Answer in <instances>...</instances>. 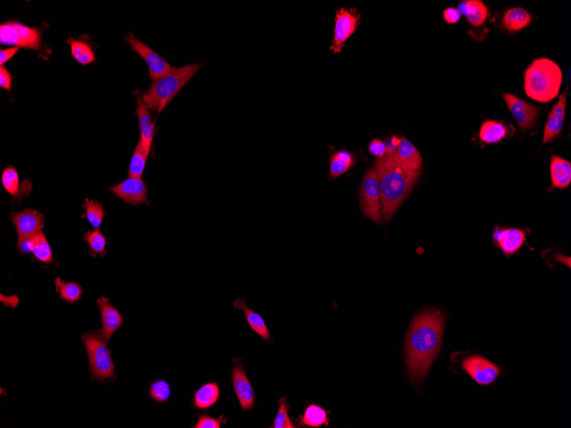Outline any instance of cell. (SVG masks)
Returning a JSON list of instances; mask_svg holds the SVG:
<instances>
[{
  "instance_id": "9c48e42d",
  "label": "cell",
  "mask_w": 571,
  "mask_h": 428,
  "mask_svg": "<svg viewBox=\"0 0 571 428\" xmlns=\"http://www.w3.org/2000/svg\"><path fill=\"white\" fill-rule=\"evenodd\" d=\"M334 34L330 50L339 53L343 50L345 41L354 34L360 23V16L355 10L341 8L337 10L334 19Z\"/></svg>"
},
{
  "instance_id": "2e32d148",
  "label": "cell",
  "mask_w": 571,
  "mask_h": 428,
  "mask_svg": "<svg viewBox=\"0 0 571 428\" xmlns=\"http://www.w3.org/2000/svg\"><path fill=\"white\" fill-rule=\"evenodd\" d=\"M569 88L567 87L560 95L558 103L552 108L546 121L544 134H543V144L551 142L562 132L563 122H565L567 95Z\"/></svg>"
},
{
  "instance_id": "9a60e30c",
  "label": "cell",
  "mask_w": 571,
  "mask_h": 428,
  "mask_svg": "<svg viewBox=\"0 0 571 428\" xmlns=\"http://www.w3.org/2000/svg\"><path fill=\"white\" fill-rule=\"evenodd\" d=\"M97 306L101 314L102 327L100 330L101 337L107 343L111 341L115 332L123 327L125 319L122 314L105 297H100L97 300Z\"/></svg>"
},
{
  "instance_id": "f1b7e54d",
  "label": "cell",
  "mask_w": 571,
  "mask_h": 428,
  "mask_svg": "<svg viewBox=\"0 0 571 428\" xmlns=\"http://www.w3.org/2000/svg\"><path fill=\"white\" fill-rule=\"evenodd\" d=\"M56 291L59 295L60 299L65 300L69 303H75L83 299V288L78 283L65 281L60 277L55 279Z\"/></svg>"
},
{
  "instance_id": "7c38bea8",
  "label": "cell",
  "mask_w": 571,
  "mask_h": 428,
  "mask_svg": "<svg viewBox=\"0 0 571 428\" xmlns=\"http://www.w3.org/2000/svg\"><path fill=\"white\" fill-rule=\"evenodd\" d=\"M503 98L521 130L526 131L535 125L540 114V108L513 94H503Z\"/></svg>"
},
{
  "instance_id": "f35d334b",
  "label": "cell",
  "mask_w": 571,
  "mask_h": 428,
  "mask_svg": "<svg viewBox=\"0 0 571 428\" xmlns=\"http://www.w3.org/2000/svg\"><path fill=\"white\" fill-rule=\"evenodd\" d=\"M369 151L375 157L382 158L386 156V144L382 140L375 139L369 145Z\"/></svg>"
},
{
  "instance_id": "484cf974",
  "label": "cell",
  "mask_w": 571,
  "mask_h": 428,
  "mask_svg": "<svg viewBox=\"0 0 571 428\" xmlns=\"http://www.w3.org/2000/svg\"><path fill=\"white\" fill-rule=\"evenodd\" d=\"M299 427H320L330 425L327 410L315 403L306 407L304 415L299 416Z\"/></svg>"
},
{
  "instance_id": "52a82bcc",
  "label": "cell",
  "mask_w": 571,
  "mask_h": 428,
  "mask_svg": "<svg viewBox=\"0 0 571 428\" xmlns=\"http://www.w3.org/2000/svg\"><path fill=\"white\" fill-rule=\"evenodd\" d=\"M360 205L363 213L371 221L382 222V201L378 177L375 169H369L363 178L360 187Z\"/></svg>"
},
{
  "instance_id": "4dcf8cb0",
  "label": "cell",
  "mask_w": 571,
  "mask_h": 428,
  "mask_svg": "<svg viewBox=\"0 0 571 428\" xmlns=\"http://www.w3.org/2000/svg\"><path fill=\"white\" fill-rule=\"evenodd\" d=\"M83 242L90 247L89 254L91 257L100 256L104 257L107 254V239L100 229H94L84 233Z\"/></svg>"
},
{
  "instance_id": "cb8c5ba5",
  "label": "cell",
  "mask_w": 571,
  "mask_h": 428,
  "mask_svg": "<svg viewBox=\"0 0 571 428\" xmlns=\"http://www.w3.org/2000/svg\"><path fill=\"white\" fill-rule=\"evenodd\" d=\"M551 179L555 189H567L571 182L570 162L559 156H553L551 161Z\"/></svg>"
},
{
  "instance_id": "e575fe53",
  "label": "cell",
  "mask_w": 571,
  "mask_h": 428,
  "mask_svg": "<svg viewBox=\"0 0 571 428\" xmlns=\"http://www.w3.org/2000/svg\"><path fill=\"white\" fill-rule=\"evenodd\" d=\"M149 396L153 401L165 403L171 397V385L164 378L151 382L149 387Z\"/></svg>"
},
{
  "instance_id": "7bdbcfd3",
  "label": "cell",
  "mask_w": 571,
  "mask_h": 428,
  "mask_svg": "<svg viewBox=\"0 0 571 428\" xmlns=\"http://www.w3.org/2000/svg\"><path fill=\"white\" fill-rule=\"evenodd\" d=\"M400 138L393 136L386 144V154L394 155L396 154L397 147L399 146Z\"/></svg>"
},
{
  "instance_id": "8d00e7d4",
  "label": "cell",
  "mask_w": 571,
  "mask_h": 428,
  "mask_svg": "<svg viewBox=\"0 0 571 428\" xmlns=\"http://www.w3.org/2000/svg\"><path fill=\"white\" fill-rule=\"evenodd\" d=\"M226 422L227 420L224 416H221L220 417H218V418H214V417L208 416L207 413H202L198 414V420H197L195 425H193V427L220 428L222 425L226 423Z\"/></svg>"
},
{
  "instance_id": "30bf717a",
  "label": "cell",
  "mask_w": 571,
  "mask_h": 428,
  "mask_svg": "<svg viewBox=\"0 0 571 428\" xmlns=\"http://www.w3.org/2000/svg\"><path fill=\"white\" fill-rule=\"evenodd\" d=\"M232 381L236 397L242 409L245 411L252 409L255 405V390L239 357H235L233 361Z\"/></svg>"
},
{
  "instance_id": "d4e9b609",
  "label": "cell",
  "mask_w": 571,
  "mask_h": 428,
  "mask_svg": "<svg viewBox=\"0 0 571 428\" xmlns=\"http://www.w3.org/2000/svg\"><path fill=\"white\" fill-rule=\"evenodd\" d=\"M532 17L526 10L523 8H513L507 10L503 17L502 23L507 30L517 32L530 25Z\"/></svg>"
},
{
  "instance_id": "4fadbf2b",
  "label": "cell",
  "mask_w": 571,
  "mask_h": 428,
  "mask_svg": "<svg viewBox=\"0 0 571 428\" xmlns=\"http://www.w3.org/2000/svg\"><path fill=\"white\" fill-rule=\"evenodd\" d=\"M462 367L468 376L481 385H488L500 374V369L495 364L480 356L467 357Z\"/></svg>"
},
{
  "instance_id": "3957f363",
  "label": "cell",
  "mask_w": 571,
  "mask_h": 428,
  "mask_svg": "<svg viewBox=\"0 0 571 428\" xmlns=\"http://www.w3.org/2000/svg\"><path fill=\"white\" fill-rule=\"evenodd\" d=\"M562 81V70L555 62L537 58L525 70V93L535 101L548 103L559 96Z\"/></svg>"
},
{
  "instance_id": "e0dca14e",
  "label": "cell",
  "mask_w": 571,
  "mask_h": 428,
  "mask_svg": "<svg viewBox=\"0 0 571 428\" xmlns=\"http://www.w3.org/2000/svg\"><path fill=\"white\" fill-rule=\"evenodd\" d=\"M1 182L3 189L12 197V203H20L29 197L33 186L30 180L20 182L19 174L12 166H9L3 171Z\"/></svg>"
},
{
  "instance_id": "60d3db41",
  "label": "cell",
  "mask_w": 571,
  "mask_h": 428,
  "mask_svg": "<svg viewBox=\"0 0 571 428\" xmlns=\"http://www.w3.org/2000/svg\"><path fill=\"white\" fill-rule=\"evenodd\" d=\"M443 17L447 23L456 24L460 22L461 14L457 9L450 7L444 10Z\"/></svg>"
},
{
  "instance_id": "f546056e",
  "label": "cell",
  "mask_w": 571,
  "mask_h": 428,
  "mask_svg": "<svg viewBox=\"0 0 571 428\" xmlns=\"http://www.w3.org/2000/svg\"><path fill=\"white\" fill-rule=\"evenodd\" d=\"M355 164V159L350 152L341 151L336 152L330 159V176L338 178L350 171Z\"/></svg>"
},
{
  "instance_id": "ab89813d",
  "label": "cell",
  "mask_w": 571,
  "mask_h": 428,
  "mask_svg": "<svg viewBox=\"0 0 571 428\" xmlns=\"http://www.w3.org/2000/svg\"><path fill=\"white\" fill-rule=\"evenodd\" d=\"M12 76L6 69V67L1 66L0 68V87L8 92L12 91Z\"/></svg>"
},
{
  "instance_id": "836d02e7",
  "label": "cell",
  "mask_w": 571,
  "mask_h": 428,
  "mask_svg": "<svg viewBox=\"0 0 571 428\" xmlns=\"http://www.w3.org/2000/svg\"><path fill=\"white\" fill-rule=\"evenodd\" d=\"M83 207L85 208V215L89 224L94 229H100L103 224L105 215H107V212L104 211L103 204L86 199Z\"/></svg>"
},
{
  "instance_id": "1f68e13d",
  "label": "cell",
  "mask_w": 571,
  "mask_h": 428,
  "mask_svg": "<svg viewBox=\"0 0 571 428\" xmlns=\"http://www.w3.org/2000/svg\"><path fill=\"white\" fill-rule=\"evenodd\" d=\"M149 155V152L144 149L142 141L140 140L130 161L128 176L142 178Z\"/></svg>"
},
{
  "instance_id": "7402d4cb",
  "label": "cell",
  "mask_w": 571,
  "mask_h": 428,
  "mask_svg": "<svg viewBox=\"0 0 571 428\" xmlns=\"http://www.w3.org/2000/svg\"><path fill=\"white\" fill-rule=\"evenodd\" d=\"M458 12L466 17L472 25H484L488 17V7L480 0H465L458 6Z\"/></svg>"
},
{
  "instance_id": "5bb4252c",
  "label": "cell",
  "mask_w": 571,
  "mask_h": 428,
  "mask_svg": "<svg viewBox=\"0 0 571 428\" xmlns=\"http://www.w3.org/2000/svg\"><path fill=\"white\" fill-rule=\"evenodd\" d=\"M10 220L17 230L19 238L36 235L42 231L45 226L44 215L32 208L13 212L10 215Z\"/></svg>"
},
{
  "instance_id": "6da1fadb",
  "label": "cell",
  "mask_w": 571,
  "mask_h": 428,
  "mask_svg": "<svg viewBox=\"0 0 571 428\" xmlns=\"http://www.w3.org/2000/svg\"><path fill=\"white\" fill-rule=\"evenodd\" d=\"M445 314L439 310H425L411 323L407 341V364L413 383H421L442 346Z\"/></svg>"
},
{
  "instance_id": "74e56055",
  "label": "cell",
  "mask_w": 571,
  "mask_h": 428,
  "mask_svg": "<svg viewBox=\"0 0 571 428\" xmlns=\"http://www.w3.org/2000/svg\"><path fill=\"white\" fill-rule=\"evenodd\" d=\"M33 237H21L17 240V250L23 256L32 254L34 246Z\"/></svg>"
},
{
  "instance_id": "7a4b0ae2",
  "label": "cell",
  "mask_w": 571,
  "mask_h": 428,
  "mask_svg": "<svg viewBox=\"0 0 571 428\" xmlns=\"http://www.w3.org/2000/svg\"><path fill=\"white\" fill-rule=\"evenodd\" d=\"M375 171L380 184L382 221L389 222L417 183L421 171L404 167L394 155L379 158Z\"/></svg>"
},
{
  "instance_id": "ac0fdd59",
  "label": "cell",
  "mask_w": 571,
  "mask_h": 428,
  "mask_svg": "<svg viewBox=\"0 0 571 428\" xmlns=\"http://www.w3.org/2000/svg\"><path fill=\"white\" fill-rule=\"evenodd\" d=\"M493 236L507 257L518 252L526 240V233L518 228H496Z\"/></svg>"
},
{
  "instance_id": "d590c367",
  "label": "cell",
  "mask_w": 571,
  "mask_h": 428,
  "mask_svg": "<svg viewBox=\"0 0 571 428\" xmlns=\"http://www.w3.org/2000/svg\"><path fill=\"white\" fill-rule=\"evenodd\" d=\"M279 409H278L276 419L273 424L274 428H294V424L292 423L290 417L288 415L289 405H288L287 398H281L279 401Z\"/></svg>"
},
{
  "instance_id": "ba28073f",
  "label": "cell",
  "mask_w": 571,
  "mask_h": 428,
  "mask_svg": "<svg viewBox=\"0 0 571 428\" xmlns=\"http://www.w3.org/2000/svg\"><path fill=\"white\" fill-rule=\"evenodd\" d=\"M125 40L131 45L132 51L142 56L144 61L147 63L148 68H149L151 80H156L158 78L163 76L174 68L165 60L164 56H160L148 45L144 44L143 42L139 41L132 32H129L125 35Z\"/></svg>"
},
{
  "instance_id": "603a6c76",
  "label": "cell",
  "mask_w": 571,
  "mask_h": 428,
  "mask_svg": "<svg viewBox=\"0 0 571 428\" xmlns=\"http://www.w3.org/2000/svg\"><path fill=\"white\" fill-rule=\"evenodd\" d=\"M234 308L235 310H242L245 314L246 321L249 324L250 328L259 335L264 341H270L271 335L269 328L266 326V321H263V317L260 314L255 312V310L250 309L246 306L245 299H237L234 303Z\"/></svg>"
},
{
  "instance_id": "83f0119b",
  "label": "cell",
  "mask_w": 571,
  "mask_h": 428,
  "mask_svg": "<svg viewBox=\"0 0 571 428\" xmlns=\"http://www.w3.org/2000/svg\"><path fill=\"white\" fill-rule=\"evenodd\" d=\"M507 130L502 122L488 120L482 123L479 136L482 142L495 144L500 142L506 136Z\"/></svg>"
},
{
  "instance_id": "8992f818",
  "label": "cell",
  "mask_w": 571,
  "mask_h": 428,
  "mask_svg": "<svg viewBox=\"0 0 571 428\" xmlns=\"http://www.w3.org/2000/svg\"><path fill=\"white\" fill-rule=\"evenodd\" d=\"M0 43L38 52L42 47L41 33L38 28L28 27L22 23L6 22L0 26Z\"/></svg>"
},
{
  "instance_id": "d6986e66",
  "label": "cell",
  "mask_w": 571,
  "mask_h": 428,
  "mask_svg": "<svg viewBox=\"0 0 571 428\" xmlns=\"http://www.w3.org/2000/svg\"><path fill=\"white\" fill-rule=\"evenodd\" d=\"M137 98V108L136 114L138 118L139 130L140 133V140L142 141L144 149L148 152H151V147H153L155 133H156V129H155V122L151 120V116L149 111L144 104L142 98L136 96Z\"/></svg>"
},
{
  "instance_id": "277c9868",
  "label": "cell",
  "mask_w": 571,
  "mask_h": 428,
  "mask_svg": "<svg viewBox=\"0 0 571 428\" xmlns=\"http://www.w3.org/2000/svg\"><path fill=\"white\" fill-rule=\"evenodd\" d=\"M200 63L173 68L163 76L153 80L149 89L142 94V100L151 111L161 113L179 92L201 68Z\"/></svg>"
},
{
  "instance_id": "d6a6232c",
  "label": "cell",
  "mask_w": 571,
  "mask_h": 428,
  "mask_svg": "<svg viewBox=\"0 0 571 428\" xmlns=\"http://www.w3.org/2000/svg\"><path fill=\"white\" fill-rule=\"evenodd\" d=\"M66 41L72 47L73 58L80 65H87L95 61V54L89 45L74 38H69Z\"/></svg>"
},
{
  "instance_id": "8fae6325",
  "label": "cell",
  "mask_w": 571,
  "mask_h": 428,
  "mask_svg": "<svg viewBox=\"0 0 571 428\" xmlns=\"http://www.w3.org/2000/svg\"><path fill=\"white\" fill-rule=\"evenodd\" d=\"M109 190L118 199L133 206L149 204L147 200L148 186L142 178L128 176L122 182L111 186Z\"/></svg>"
},
{
  "instance_id": "4316f807",
  "label": "cell",
  "mask_w": 571,
  "mask_h": 428,
  "mask_svg": "<svg viewBox=\"0 0 571 428\" xmlns=\"http://www.w3.org/2000/svg\"><path fill=\"white\" fill-rule=\"evenodd\" d=\"M34 246L32 250V255L35 261H40L43 264H52L55 263L54 253L49 244L47 237L43 232L37 233L33 237Z\"/></svg>"
},
{
  "instance_id": "b9f144b4",
  "label": "cell",
  "mask_w": 571,
  "mask_h": 428,
  "mask_svg": "<svg viewBox=\"0 0 571 428\" xmlns=\"http://www.w3.org/2000/svg\"><path fill=\"white\" fill-rule=\"evenodd\" d=\"M19 47L2 49L1 52H0V65L3 66L5 63L8 62L10 58H12L13 56L17 54V52L19 51Z\"/></svg>"
},
{
  "instance_id": "5b68a950",
  "label": "cell",
  "mask_w": 571,
  "mask_h": 428,
  "mask_svg": "<svg viewBox=\"0 0 571 428\" xmlns=\"http://www.w3.org/2000/svg\"><path fill=\"white\" fill-rule=\"evenodd\" d=\"M82 339L86 349L91 378L98 382L116 380V366L111 351L100 332H85Z\"/></svg>"
},
{
  "instance_id": "ffe728a7",
  "label": "cell",
  "mask_w": 571,
  "mask_h": 428,
  "mask_svg": "<svg viewBox=\"0 0 571 428\" xmlns=\"http://www.w3.org/2000/svg\"><path fill=\"white\" fill-rule=\"evenodd\" d=\"M397 161L404 167L412 171H420L422 165V158L420 152L413 144L405 138H400L399 146L396 154H394Z\"/></svg>"
},
{
  "instance_id": "44dd1931",
  "label": "cell",
  "mask_w": 571,
  "mask_h": 428,
  "mask_svg": "<svg viewBox=\"0 0 571 428\" xmlns=\"http://www.w3.org/2000/svg\"><path fill=\"white\" fill-rule=\"evenodd\" d=\"M220 394L219 385L217 382L204 384L195 391L192 407L206 410L213 408L219 401Z\"/></svg>"
}]
</instances>
